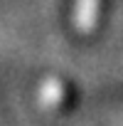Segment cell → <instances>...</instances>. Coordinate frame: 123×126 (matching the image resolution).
Instances as JSON below:
<instances>
[{
  "instance_id": "6da1fadb",
  "label": "cell",
  "mask_w": 123,
  "mask_h": 126,
  "mask_svg": "<svg viewBox=\"0 0 123 126\" xmlns=\"http://www.w3.org/2000/svg\"><path fill=\"white\" fill-rule=\"evenodd\" d=\"M76 104V87L62 74H47L37 87V106L44 114L62 116Z\"/></svg>"
}]
</instances>
